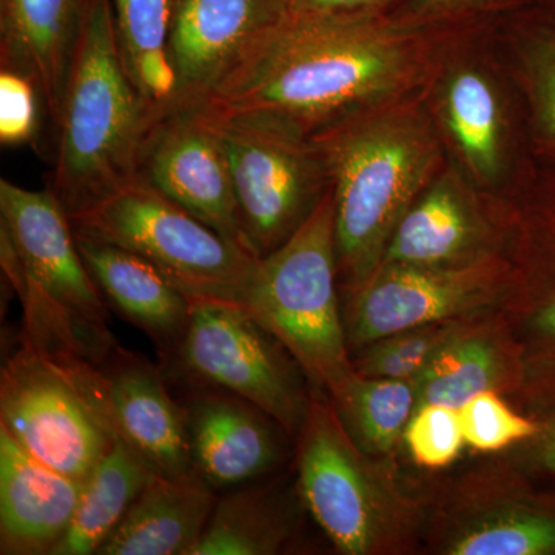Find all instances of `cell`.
Masks as SVG:
<instances>
[{
    "label": "cell",
    "instance_id": "obj_27",
    "mask_svg": "<svg viewBox=\"0 0 555 555\" xmlns=\"http://www.w3.org/2000/svg\"><path fill=\"white\" fill-rule=\"evenodd\" d=\"M179 3L181 0H112L127 73L158 116L169 107L177 89L169 43Z\"/></svg>",
    "mask_w": 555,
    "mask_h": 555
},
{
    "label": "cell",
    "instance_id": "obj_1",
    "mask_svg": "<svg viewBox=\"0 0 555 555\" xmlns=\"http://www.w3.org/2000/svg\"><path fill=\"white\" fill-rule=\"evenodd\" d=\"M416 27L386 13L291 11L204 104L222 118L270 120L313 137L403 89Z\"/></svg>",
    "mask_w": 555,
    "mask_h": 555
},
{
    "label": "cell",
    "instance_id": "obj_24",
    "mask_svg": "<svg viewBox=\"0 0 555 555\" xmlns=\"http://www.w3.org/2000/svg\"><path fill=\"white\" fill-rule=\"evenodd\" d=\"M261 480L219 492L192 555L286 553L297 537L306 507L297 486L291 491L276 481Z\"/></svg>",
    "mask_w": 555,
    "mask_h": 555
},
{
    "label": "cell",
    "instance_id": "obj_15",
    "mask_svg": "<svg viewBox=\"0 0 555 555\" xmlns=\"http://www.w3.org/2000/svg\"><path fill=\"white\" fill-rule=\"evenodd\" d=\"M181 389L195 473L215 491L272 476L286 460V429L268 412L228 390L170 383Z\"/></svg>",
    "mask_w": 555,
    "mask_h": 555
},
{
    "label": "cell",
    "instance_id": "obj_31",
    "mask_svg": "<svg viewBox=\"0 0 555 555\" xmlns=\"http://www.w3.org/2000/svg\"><path fill=\"white\" fill-rule=\"evenodd\" d=\"M403 441L416 466L429 470L451 466L466 447L459 409L447 404L416 408Z\"/></svg>",
    "mask_w": 555,
    "mask_h": 555
},
{
    "label": "cell",
    "instance_id": "obj_20",
    "mask_svg": "<svg viewBox=\"0 0 555 555\" xmlns=\"http://www.w3.org/2000/svg\"><path fill=\"white\" fill-rule=\"evenodd\" d=\"M76 241L108 308L147 335L160 363L170 360L188 334L193 298L133 251L86 236Z\"/></svg>",
    "mask_w": 555,
    "mask_h": 555
},
{
    "label": "cell",
    "instance_id": "obj_11",
    "mask_svg": "<svg viewBox=\"0 0 555 555\" xmlns=\"http://www.w3.org/2000/svg\"><path fill=\"white\" fill-rule=\"evenodd\" d=\"M506 254L454 268L383 264L343 301L350 353L406 328L492 312L509 284Z\"/></svg>",
    "mask_w": 555,
    "mask_h": 555
},
{
    "label": "cell",
    "instance_id": "obj_36",
    "mask_svg": "<svg viewBox=\"0 0 555 555\" xmlns=\"http://www.w3.org/2000/svg\"><path fill=\"white\" fill-rule=\"evenodd\" d=\"M540 433L532 438V460L555 476V411L540 422Z\"/></svg>",
    "mask_w": 555,
    "mask_h": 555
},
{
    "label": "cell",
    "instance_id": "obj_12",
    "mask_svg": "<svg viewBox=\"0 0 555 555\" xmlns=\"http://www.w3.org/2000/svg\"><path fill=\"white\" fill-rule=\"evenodd\" d=\"M0 224L27 270V294L75 332L91 356L115 345L107 302L83 262L75 230L50 188L28 190L0 179Z\"/></svg>",
    "mask_w": 555,
    "mask_h": 555
},
{
    "label": "cell",
    "instance_id": "obj_32",
    "mask_svg": "<svg viewBox=\"0 0 555 555\" xmlns=\"http://www.w3.org/2000/svg\"><path fill=\"white\" fill-rule=\"evenodd\" d=\"M43 104L36 83L14 69H0V142L30 144L39 130V107Z\"/></svg>",
    "mask_w": 555,
    "mask_h": 555
},
{
    "label": "cell",
    "instance_id": "obj_34",
    "mask_svg": "<svg viewBox=\"0 0 555 555\" xmlns=\"http://www.w3.org/2000/svg\"><path fill=\"white\" fill-rule=\"evenodd\" d=\"M513 0H396L385 11L396 20L408 22H443L469 17L478 11L507 5Z\"/></svg>",
    "mask_w": 555,
    "mask_h": 555
},
{
    "label": "cell",
    "instance_id": "obj_9",
    "mask_svg": "<svg viewBox=\"0 0 555 555\" xmlns=\"http://www.w3.org/2000/svg\"><path fill=\"white\" fill-rule=\"evenodd\" d=\"M211 115L228 153L244 238L255 257H268L331 190L326 163L313 138L301 131L270 120Z\"/></svg>",
    "mask_w": 555,
    "mask_h": 555
},
{
    "label": "cell",
    "instance_id": "obj_25",
    "mask_svg": "<svg viewBox=\"0 0 555 555\" xmlns=\"http://www.w3.org/2000/svg\"><path fill=\"white\" fill-rule=\"evenodd\" d=\"M153 476L116 437L87 478L67 534L51 555H98Z\"/></svg>",
    "mask_w": 555,
    "mask_h": 555
},
{
    "label": "cell",
    "instance_id": "obj_18",
    "mask_svg": "<svg viewBox=\"0 0 555 555\" xmlns=\"http://www.w3.org/2000/svg\"><path fill=\"white\" fill-rule=\"evenodd\" d=\"M506 218H495L454 173L423 190L387 244L386 264L454 268L505 254Z\"/></svg>",
    "mask_w": 555,
    "mask_h": 555
},
{
    "label": "cell",
    "instance_id": "obj_22",
    "mask_svg": "<svg viewBox=\"0 0 555 555\" xmlns=\"http://www.w3.org/2000/svg\"><path fill=\"white\" fill-rule=\"evenodd\" d=\"M521 349L499 310L470 318L414 379L416 408L459 409L486 390L514 398L524 385Z\"/></svg>",
    "mask_w": 555,
    "mask_h": 555
},
{
    "label": "cell",
    "instance_id": "obj_16",
    "mask_svg": "<svg viewBox=\"0 0 555 555\" xmlns=\"http://www.w3.org/2000/svg\"><path fill=\"white\" fill-rule=\"evenodd\" d=\"M291 11V0H181L169 43L177 89L164 113L204 104Z\"/></svg>",
    "mask_w": 555,
    "mask_h": 555
},
{
    "label": "cell",
    "instance_id": "obj_5",
    "mask_svg": "<svg viewBox=\"0 0 555 555\" xmlns=\"http://www.w3.org/2000/svg\"><path fill=\"white\" fill-rule=\"evenodd\" d=\"M238 305L286 347L315 389L332 396L352 377L339 292L334 189L283 246L258 258Z\"/></svg>",
    "mask_w": 555,
    "mask_h": 555
},
{
    "label": "cell",
    "instance_id": "obj_4",
    "mask_svg": "<svg viewBox=\"0 0 555 555\" xmlns=\"http://www.w3.org/2000/svg\"><path fill=\"white\" fill-rule=\"evenodd\" d=\"M295 467L306 513L339 554H411L425 537L427 499L406 488L396 459L358 447L315 387L295 437Z\"/></svg>",
    "mask_w": 555,
    "mask_h": 555
},
{
    "label": "cell",
    "instance_id": "obj_14",
    "mask_svg": "<svg viewBox=\"0 0 555 555\" xmlns=\"http://www.w3.org/2000/svg\"><path fill=\"white\" fill-rule=\"evenodd\" d=\"M139 178L251 254L240 224L224 142L206 105L171 109L156 119Z\"/></svg>",
    "mask_w": 555,
    "mask_h": 555
},
{
    "label": "cell",
    "instance_id": "obj_30",
    "mask_svg": "<svg viewBox=\"0 0 555 555\" xmlns=\"http://www.w3.org/2000/svg\"><path fill=\"white\" fill-rule=\"evenodd\" d=\"M466 447L483 454H496L528 443L540 433L539 420L514 411L505 396L486 390L459 408Z\"/></svg>",
    "mask_w": 555,
    "mask_h": 555
},
{
    "label": "cell",
    "instance_id": "obj_10",
    "mask_svg": "<svg viewBox=\"0 0 555 555\" xmlns=\"http://www.w3.org/2000/svg\"><path fill=\"white\" fill-rule=\"evenodd\" d=\"M423 539L440 555H551L555 507L529 488L516 463L489 460L427 496Z\"/></svg>",
    "mask_w": 555,
    "mask_h": 555
},
{
    "label": "cell",
    "instance_id": "obj_3",
    "mask_svg": "<svg viewBox=\"0 0 555 555\" xmlns=\"http://www.w3.org/2000/svg\"><path fill=\"white\" fill-rule=\"evenodd\" d=\"M156 119L158 113L124 64L112 0H89L56 126L49 185L68 218L139 178Z\"/></svg>",
    "mask_w": 555,
    "mask_h": 555
},
{
    "label": "cell",
    "instance_id": "obj_8",
    "mask_svg": "<svg viewBox=\"0 0 555 555\" xmlns=\"http://www.w3.org/2000/svg\"><path fill=\"white\" fill-rule=\"evenodd\" d=\"M160 367L169 383L217 387L250 401L294 440L305 422L312 392L308 377L238 302L193 299L188 334Z\"/></svg>",
    "mask_w": 555,
    "mask_h": 555
},
{
    "label": "cell",
    "instance_id": "obj_23",
    "mask_svg": "<svg viewBox=\"0 0 555 555\" xmlns=\"http://www.w3.org/2000/svg\"><path fill=\"white\" fill-rule=\"evenodd\" d=\"M218 492L198 476H153L98 555H192Z\"/></svg>",
    "mask_w": 555,
    "mask_h": 555
},
{
    "label": "cell",
    "instance_id": "obj_37",
    "mask_svg": "<svg viewBox=\"0 0 555 555\" xmlns=\"http://www.w3.org/2000/svg\"><path fill=\"white\" fill-rule=\"evenodd\" d=\"M554 3H555V0H554Z\"/></svg>",
    "mask_w": 555,
    "mask_h": 555
},
{
    "label": "cell",
    "instance_id": "obj_29",
    "mask_svg": "<svg viewBox=\"0 0 555 555\" xmlns=\"http://www.w3.org/2000/svg\"><path fill=\"white\" fill-rule=\"evenodd\" d=\"M470 318L406 328L369 343L352 353L353 371L363 377L415 379Z\"/></svg>",
    "mask_w": 555,
    "mask_h": 555
},
{
    "label": "cell",
    "instance_id": "obj_13",
    "mask_svg": "<svg viewBox=\"0 0 555 555\" xmlns=\"http://www.w3.org/2000/svg\"><path fill=\"white\" fill-rule=\"evenodd\" d=\"M511 278L496 309L521 349L524 385L514 400L532 415L555 411V206L507 218Z\"/></svg>",
    "mask_w": 555,
    "mask_h": 555
},
{
    "label": "cell",
    "instance_id": "obj_19",
    "mask_svg": "<svg viewBox=\"0 0 555 555\" xmlns=\"http://www.w3.org/2000/svg\"><path fill=\"white\" fill-rule=\"evenodd\" d=\"M83 485L40 462L0 427V554H53Z\"/></svg>",
    "mask_w": 555,
    "mask_h": 555
},
{
    "label": "cell",
    "instance_id": "obj_21",
    "mask_svg": "<svg viewBox=\"0 0 555 555\" xmlns=\"http://www.w3.org/2000/svg\"><path fill=\"white\" fill-rule=\"evenodd\" d=\"M89 0H0V62L36 83L54 126Z\"/></svg>",
    "mask_w": 555,
    "mask_h": 555
},
{
    "label": "cell",
    "instance_id": "obj_6",
    "mask_svg": "<svg viewBox=\"0 0 555 555\" xmlns=\"http://www.w3.org/2000/svg\"><path fill=\"white\" fill-rule=\"evenodd\" d=\"M0 427L40 462L86 481L116 438L100 363L57 335L24 331L0 372Z\"/></svg>",
    "mask_w": 555,
    "mask_h": 555
},
{
    "label": "cell",
    "instance_id": "obj_35",
    "mask_svg": "<svg viewBox=\"0 0 555 555\" xmlns=\"http://www.w3.org/2000/svg\"><path fill=\"white\" fill-rule=\"evenodd\" d=\"M396 0H291L294 13H383Z\"/></svg>",
    "mask_w": 555,
    "mask_h": 555
},
{
    "label": "cell",
    "instance_id": "obj_33",
    "mask_svg": "<svg viewBox=\"0 0 555 555\" xmlns=\"http://www.w3.org/2000/svg\"><path fill=\"white\" fill-rule=\"evenodd\" d=\"M526 75L539 126L555 141V31L535 27L526 39Z\"/></svg>",
    "mask_w": 555,
    "mask_h": 555
},
{
    "label": "cell",
    "instance_id": "obj_17",
    "mask_svg": "<svg viewBox=\"0 0 555 555\" xmlns=\"http://www.w3.org/2000/svg\"><path fill=\"white\" fill-rule=\"evenodd\" d=\"M102 400L115 436L163 477L195 476L184 412L160 364L118 343L100 361Z\"/></svg>",
    "mask_w": 555,
    "mask_h": 555
},
{
    "label": "cell",
    "instance_id": "obj_2",
    "mask_svg": "<svg viewBox=\"0 0 555 555\" xmlns=\"http://www.w3.org/2000/svg\"><path fill=\"white\" fill-rule=\"evenodd\" d=\"M312 138L334 189L343 302L378 269L397 225L427 188L438 145L427 120L406 107L363 109Z\"/></svg>",
    "mask_w": 555,
    "mask_h": 555
},
{
    "label": "cell",
    "instance_id": "obj_28",
    "mask_svg": "<svg viewBox=\"0 0 555 555\" xmlns=\"http://www.w3.org/2000/svg\"><path fill=\"white\" fill-rule=\"evenodd\" d=\"M328 397L358 447L371 455L396 459L415 412L414 379L363 377L353 372Z\"/></svg>",
    "mask_w": 555,
    "mask_h": 555
},
{
    "label": "cell",
    "instance_id": "obj_7",
    "mask_svg": "<svg viewBox=\"0 0 555 555\" xmlns=\"http://www.w3.org/2000/svg\"><path fill=\"white\" fill-rule=\"evenodd\" d=\"M69 222L76 235L147 259L193 299L240 302L258 261L141 178Z\"/></svg>",
    "mask_w": 555,
    "mask_h": 555
},
{
    "label": "cell",
    "instance_id": "obj_26",
    "mask_svg": "<svg viewBox=\"0 0 555 555\" xmlns=\"http://www.w3.org/2000/svg\"><path fill=\"white\" fill-rule=\"evenodd\" d=\"M444 126L466 160L485 182H495L505 164V122L499 93L477 68L455 69L441 91Z\"/></svg>",
    "mask_w": 555,
    "mask_h": 555
}]
</instances>
